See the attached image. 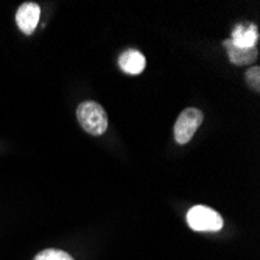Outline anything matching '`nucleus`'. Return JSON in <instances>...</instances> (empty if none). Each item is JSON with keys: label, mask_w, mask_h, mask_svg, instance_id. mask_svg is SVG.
I'll return each instance as SVG.
<instances>
[{"label": "nucleus", "mask_w": 260, "mask_h": 260, "mask_svg": "<svg viewBox=\"0 0 260 260\" xmlns=\"http://www.w3.org/2000/svg\"><path fill=\"white\" fill-rule=\"evenodd\" d=\"M203 119L204 115L200 109L197 108L184 109L175 123V139L178 144L181 145L188 144L192 140L193 134L197 133V129L200 128V125L203 123Z\"/></svg>", "instance_id": "nucleus-3"}, {"label": "nucleus", "mask_w": 260, "mask_h": 260, "mask_svg": "<svg viewBox=\"0 0 260 260\" xmlns=\"http://www.w3.org/2000/svg\"><path fill=\"white\" fill-rule=\"evenodd\" d=\"M224 47L228 49V55H229V61L237 64V66H246L251 64L257 59V47H252V49H237L234 47L229 41L224 42Z\"/></svg>", "instance_id": "nucleus-7"}, {"label": "nucleus", "mask_w": 260, "mask_h": 260, "mask_svg": "<svg viewBox=\"0 0 260 260\" xmlns=\"http://www.w3.org/2000/svg\"><path fill=\"white\" fill-rule=\"evenodd\" d=\"M39 17H41V7L35 2H25L19 7L16 13V23L22 33L31 35L38 27Z\"/></svg>", "instance_id": "nucleus-4"}, {"label": "nucleus", "mask_w": 260, "mask_h": 260, "mask_svg": "<svg viewBox=\"0 0 260 260\" xmlns=\"http://www.w3.org/2000/svg\"><path fill=\"white\" fill-rule=\"evenodd\" d=\"M77 119L81 128L92 136H102L108 129V114L95 102H83L77 108Z\"/></svg>", "instance_id": "nucleus-1"}, {"label": "nucleus", "mask_w": 260, "mask_h": 260, "mask_svg": "<svg viewBox=\"0 0 260 260\" xmlns=\"http://www.w3.org/2000/svg\"><path fill=\"white\" fill-rule=\"evenodd\" d=\"M35 260H74V257L61 249H44L36 254Z\"/></svg>", "instance_id": "nucleus-8"}, {"label": "nucleus", "mask_w": 260, "mask_h": 260, "mask_svg": "<svg viewBox=\"0 0 260 260\" xmlns=\"http://www.w3.org/2000/svg\"><path fill=\"white\" fill-rule=\"evenodd\" d=\"M145 64H147V59L145 56L142 55L139 50H134V49H129L126 52H123L119 58V66L120 69L123 70L125 74H129V75H139L144 72L145 69Z\"/></svg>", "instance_id": "nucleus-6"}, {"label": "nucleus", "mask_w": 260, "mask_h": 260, "mask_svg": "<svg viewBox=\"0 0 260 260\" xmlns=\"http://www.w3.org/2000/svg\"><path fill=\"white\" fill-rule=\"evenodd\" d=\"M258 31L255 25H239L232 31V39L229 41L237 49H252L257 44Z\"/></svg>", "instance_id": "nucleus-5"}, {"label": "nucleus", "mask_w": 260, "mask_h": 260, "mask_svg": "<svg viewBox=\"0 0 260 260\" xmlns=\"http://www.w3.org/2000/svg\"><path fill=\"white\" fill-rule=\"evenodd\" d=\"M187 223L198 232H218L223 228V218L217 210L206 206H193L187 212Z\"/></svg>", "instance_id": "nucleus-2"}, {"label": "nucleus", "mask_w": 260, "mask_h": 260, "mask_svg": "<svg viewBox=\"0 0 260 260\" xmlns=\"http://www.w3.org/2000/svg\"><path fill=\"white\" fill-rule=\"evenodd\" d=\"M246 83L249 87H252L255 92L260 89V69L258 67H251L246 72Z\"/></svg>", "instance_id": "nucleus-9"}]
</instances>
